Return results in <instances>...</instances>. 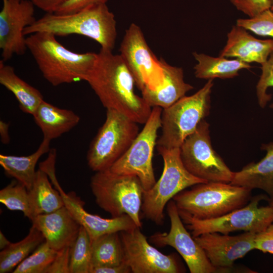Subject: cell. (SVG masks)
I'll use <instances>...</instances> for the list:
<instances>
[{
	"label": "cell",
	"instance_id": "cell-1",
	"mask_svg": "<svg viewBox=\"0 0 273 273\" xmlns=\"http://www.w3.org/2000/svg\"><path fill=\"white\" fill-rule=\"evenodd\" d=\"M85 81L103 106L144 124L152 108L142 96L136 94L134 78L119 54L101 49Z\"/></svg>",
	"mask_w": 273,
	"mask_h": 273
},
{
	"label": "cell",
	"instance_id": "cell-2",
	"mask_svg": "<svg viewBox=\"0 0 273 273\" xmlns=\"http://www.w3.org/2000/svg\"><path fill=\"white\" fill-rule=\"evenodd\" d=\"M47 32L55 36L78 34L97 41L101 49L112 51L117 38L116 21L106 4L90 6L69 14L46 13L30 26L24 34Z\"/></svg>",
	"mask_w": 273,
	"mask_h": 273
},
{
	"label": "cell",
	"instance_id": "cell-3",
	"mask_svg": "<svg viewBox=\"0 0 273 273\" xmlns=\"http://www.w3.org/2000/svg\"><path fill=\"white\" fill-rule=\"evenodd\" d=\"M55 35L38 32L26 37L31 54L43 77L52 85L85 81L97 53L73 52L59 42Z\"/></svg>",
	"mask_w": 273,
	"mask_h": 273
},
{
	"label": "cell",
	"instance_id": "cell-4",
	"mask_svg": "<svg viewBox=\"0 0 273 273\" xmlns=\"http://www.w3.org/2000/svg\"><path fill=\"white\" fill-rule=\"evenodd\" d=\"M252 190L220 182H206L184 190L172 199L178 210L199 219L214 218L246 205Z\"/></svg>",
	"mask_w": 273,
	"mask_h": 273
},
{
	"label": "cell",
	"instance_id": "cell-5",
	"mask_svg": "<svg viewBox=\"0 0 273 273\" xmlns=\"http://www.w3.org/2000/svg\"><path fill=\"white\" fill-rule=\"evenodd\" d=\"M90 187L96 203L112 217L126 214L138 227H142L140 211L144 190L137 176L107 169L96 172Z\"/></svg>",
	"mask_w": 273,
	"mask_h": 273
},
{
	"label": "cell",
	"instance_id": "cell-6",
	"mask_svg": "<svg viewBox=\"0 0 273 273\" xmlns=\"http://www.w3.org/2000/svg\"><path fill=\"white\" fill-rule=\"evenodd\" d=\"M213 79L208 80L199 90L184 96L170 106L162 109L161 134L157 147L179 148L185 140L205 119L211 107Z\"/></svg>",
	"mask_w": 273,
	"mask_h": 273
},
{
	"label": "cell",
	"instance_id": "cell-7",
	"mask_svg": "<svg viewBox=\"0 0 273 273\" xmlns=\"http://www.w3.org/2000/svg\"><path fill=\"white\" fill-rule=\"evenodd\" d=\"M157 149L163 160L162 173L150 190L144 192L141 210L146 218L161 225L164 208L171 199L189 187L206 181L187 170L181 161L179 148Z\"/></svg>",
	"mask_w": 273,
	"mask_h": 273
},
{
	"label": "cell",
	"instance_id": "cell-8",
	"mask_svg": "<svg viewBox=\"0 0 273 273\" xmlns=\"http://www.w3.org/2000/svg\"><path fill=\"white\" fill-rule=\"evenodd\" d=\"M139 123L107 109L106 119L90 143L86 160L95 172L109 169L128 150L139 133Z\"/></svg>",
	"mask_w": 273,
	"mask_h": 273
},
{
	"label": "cell",
	"instance_id": "cell-9",
	"mask_svg": "<svg viewBox=\"0 0 273 273\" xmlns=\"http://www.w3.org/2000/svg\"><path fill=\"white\" fill-rule=\"evenodd\" d=\"M262 200H269L265 195H257L245 206L211 219H199L178 211L186 228L191 231L193 238L208 233L228 235L239 231L257 234L273 222V206H259V202Z\"/></svg>",
	"mask_w": 273,
	"mask_h": 273
},
{
	"label": "cell",
	"instance_id": "cell-10",
	"mask_svg": "<svg viewBox=\"0 0 273 273\" xmlns=\"http://www.w3.org/2000/svg\"><path fill=\"white\" fill-rule=\"evenodd\" d=\"M209 124L205 119L179 148L184 165L194 176L206 182L231 183L234 172L212 146Z\"/></svg>",
	"mask_w": 273,
	"mask_h": 273
},
{
	"label": "cell",
	"instance_id": "cell-11",
	"mask_svg": "<svg viewBox=\"0 0 273 273\" xmlns=\"http://www.w3.org/2000/svg\"><path fill=\"white\" fill-rule=\"evenodd\" d=\"M162 109L152 108L143 129L126 152L109 169L117 173L137 176L144 191L150 190L156 182L152 160L158 131L161 127Z\"/></svg>",
	"mask_w": 273,
	"mask_h": 273
},
{
	"label": "cell",
	"instance_id": "cell-12",
	"mask_svg": "<svg viewBox=\"0 0 273 273\" xmlns=\"http://www.w3.org/2000/svg\"><path fill=\"white\" fill-rule=\"evenodd\" d=\"M119 52L141 92L145 88L154 89L163 82L160 59L152 51L136 24L131 23L126 30Z\"/></svg>",
	"mask_w": 273,
	"mask_h": 273
},
{
	"label": "cell",
	"instance_id": "cell-13",
	"mask_svg": "<svg viewBox=\"0 0 273 273\" xmlns=\"http://www.w3.org/2000/svg\"><path fill=\"white\" fill-rule=\"evenodd\" d=\"M56 160L49 158L41 162L39 168L49 176L55 188L61 195L64 206L73 218L87 232L91 242L106 234L129 231L137 226L126 214L105 218L88 213L84 208V202L75 194H66L60 186L55 174Z\"/></svg>",
	"mask_w": 273,
	"mask_h": 273
},
{
	"label": "cell",
	"instance_id": "cell-14",
	"mask_svg": "<svg viewBox=\"0 0 273 273\" xmlns=\"http://www.w3.org/2000/svg\"><path fill=\"white\" fill-rule=\"evenodd\" d=\"M167 212L170 220L168 233H156L150 238L151 242L158 247L170 246L180 254L191 273L218 272L204 250L188 232L173 200L167 203Z\"/></svg>",
	"mask_w": 273,
	"mask_h": 273
},
{
	"label": "cell",
	"instance_id": "cell-15",
	"mask_svg": "<svg viewBox=\"0 0 273 273\" xmlns=\"http://www.w3.org/2000/svg\"><path fill=\"white\" fill-rule=\"evenodd\" d=\"M31 0H3L0 12V49L2 60L23 55L27 50L24 31L36 19Z\"/></svg>",
	"mask_w": 273,
	"mask_h": 273
},
{
	"label": "cell",
	"instance_id": "cell-16",
	"mask_svg": "<svg viewBox=\"0 0 273 273\" xmlns=\"http://www.w3.org/2000/svg\"><path fill=\"white\" fill-rule=\"evenodd\" d=\"M124 262L133 273H178L180 271L174 256L164 254L147 241L140 228L120 232Z\"/></svg>",
	"mask_w": 273,
	"mask_h": 273
},
{
	"label": "cell",
	"instance_id": "cell-17",
	"mask_svg": "<svg viewBox=\"0 0 273 273\" xmlns=\"http://www.w3.org/2000/svg\"><path fill=\"white\" fill-rule=\"evenodd\" d=\"M256 234L247 232L236 236L208 233L194 237L206 256L218 271L229 270L234 262L255 249ZM219 272V271H218Z\"/></svg>",
	"mask_w": 273,
	"mask_h": 273
},
{
	"label": "cell",
	"instance_id": "cell-18",
	"mask_svg": "<svg viewBox=\"0 0 273 273\" xmlns=\"http://www.w3.org/2000/svg\"><path fill=\"white\" fill-rule=\"evenodd\" d=\"M31 222L32 225L42 234L50 247L56 251L70 247L81 226L65 206L53 212L38 215Z\"/></svg>",
	"mask_w": 273,
	"mask_h": 273
},
{
	"label": "cell",
	"instance_id": "cell-19",
	"mask_svg": "<svg viewBox=\"0 0 273 273\" xmlns=\"http://www.w3.org/2000/svg\"><path fill=\"white\" fill-rule=\"evenodd\" d=\"M273 52V39H260L237 25L228 33L226 44L219 56L235 58L247 63H264Z\"/></svg>",
	"mask_w": 273,
	"mask_h": 273
},
{
	"label": "cell",
	"instance_id": "cell-20",
	"mask_svg": "<svg viewBox=\"0 0 273 273\" xmlns=\"http://www.w3.org/2000/svg\"><path fill=\"white\" fill-rule=\"evenodd\" d=\"M163 72V82L154 89L145 88L142 96L152 107L166 108L185 96L194 87L186 82L181 67L172 66L160 58Z\"/></svg>",
	"mask_w": 273,
	"mask_h": 273
},
{
	"label": "cell",
	"instance_id": "cell-21",
	"mask_svg": "<svg viewBox=\"0 0 273 273\" xmlns=\"http://www.w3.org/2000/svg\"><path fill=\"white\" fill-rule=\"evenodd\" d=\"M265 156L257 162H251L235 172L231 184L252 190L259 189L273 199V142L262 144ZM268 200V201H269Z\"/></svg>",
	"mask_w": 273,
	"mask_h": 273
},
{
	"label": "cell",
	"instance_id": "cell-22",
	"mask_svg": "<svg viewBox=\"0 0 273 273\" xmlns=\"http://www.w3.org/2000/svg\"><path fill=\"white\" fill-rule=\"evenodd\" d=\"M32 116L43 138L51 141L69 131L80 121V117L73 111L58 108L44 100Z\"/></svg>",
	"mask_w": 273,
	"mask_h": 273
},
{
	"label": "cell",
	"instance_id": "cell-23",
	"mask_svg": "<svg viewBox=\"0 0 273 273\" xmlns=\"http://www.w3.org/2000/svg\"><path fill=\"white\" fill-rule=\"evenodd\" d=\"M51 141L43 138L37 150L27 156H13L1 154L0 164L5 173L24 185L29 191L34 183L36 171L35 166L39 159L50 152Z\"/></svg>",
	"mask_w": 273,
	"mask_h": 273
},
{
	"label": "cell",
	"instance_id": "cell-24",
	"mask_svg": "<svg viewBox=\"0 0 273 273\" xmlns=\"http://www.w3.org/2000/svg\"><path fill=\"white\" fill-rule=\"evenodd\" d=\"M193 55L197 62L194 67V74L199 79L232 78L239 75L240 70L251 68L250 64L238 59H228L220 56L214 57L197 52Z\"/></svg>",
	"mask_w": 273,
	"mask_h": 273
},
{
	"label": "cell",
	"instance_id": "cell-25",
	"mask_svg": "<svg viewBox=\"0 0 273 273\" xmlns=\"http://www.w3.org/2000/svg\"><path fill=\"white\" fill-rule=\"evenodd\" d=\"M0 83L11 92L24 113L33 115L43 100L41 93L30 85L15 73L14 67L0 61Z\"/></svg>",
	"mask_w": 273,
	"mask_h": 273
},
{
	"label": "cell",
	"instance_id": "cell-26",
	"mask_svg": "<svg viewBox=\"0 0 273 273\" xmlns=\"http://www.w3.org/2000/svg\"><path fill=\"white\" fill-rule=\"evenodd\" d=\"M49 178L39 168L36 171L32 188L28 191L33 219L38 215L53 212L64 206L61 195L52 187Z\"/></svg>",
	"mask_w": 273,
	"mask_h": 273
},
{
	"label": "cell",
	"instance_id": "cell-27",
	"mask_svg": "<svg viewBox=\"0 0 273 273\" xmlns=\"http://www.w3.org/2000/svg\"><path fill=\"white\" fill-rule=\"evenodd\" d=\"M45 241L42 234L32 225L28 235L22 240L11 244L0 252V272L7 273L14 269ZM13 272V271H12Z\"/></svg>",
	"mask_w": 273,
	"mask_h": 273
},
{
	"label": "cell",
	"instance_id": "cell-28",
	"mask_svg": "<svg viewBox=\"0 0 273 273\" xmlns=\"http://www.w3.org/2000/svg\"><path fill=\"white\" fill-rule=\"evenodd\" d=\"M123 262V247L119 232L106 234L92 241V268Z\"/></svg>",
	"mask_w": 273,
	"mask_h": 273
},
{
	"label": "cell",
	"instance_id": "cell-29",
	"mask_svg": "<svg viewBox=\"0 0 273 273\" xmlns=\"http://www.w3.org/2000/svg\"><path fill=\"white\" fill-rule=\"evenodd\" d=\"M92 267V242L86 230L81 226L70 247V272L90 273Z\"/></svg>",
	"mask_w": 273,
	"mask_h": 273
},
{
	"label": "cell",
	"instance_id": "cell-30",
	"mask_svg": "<svg viewBox=\"0 0 273 273\" xmlns=\"http://www.w3.org/2000/svg\"><path fill=\"white\" fill-rule=\"evenodd\" d=\"M0 202L8 209L21 211L30 220L33 219L29 191L17 180L1 190Z\"/></svg>",
	"mask_w": 273,
	"mask_h": 273
},
{
	"label": "cell",
	"instance_id": "cell-31",
	"mask_svg": "<svg viewBox=\"0 0 273 273\" xmlns=\"http://www.w3.org/2000/svg\"><path fill=\"white\" fill-rule=\"evenodd\" d=\"M57 251L45 241L23 260L13 271V273H45L54 259Z\"/></svg>",
	"mask_w": 273,
	"mask_h": 273
},
{
	"label": "cell",
	"instance_id": "cell-32",
	"mask_svg": "<svg viewBox=\"0 0 273 273\" xmlns=\"http://www.w3.org/2000/svg\"><path fill=\"white\" fill-rule=\"evenodd\" d=\"M236 25L259 36L273 38V12L270 9L254 17L239 18Z\"/></svg>",
	"mask_w": 273,
	"mask_h": 273
},
{
	"label": "cell",
	"instance_id": "cell-33",
	"mask_svg": "<svg viewBox=\"0 0 273 273\" xmlns=\"http://www.w3.org/2000/svg\"><path fill=\"white\" fill-rule=\"evenodd\" d=\"M261 66V74L256 88L258 104L264 108L271 99V95L267 92L268 87H273V52ZM270 107L273 108V103Z\"/></svg>",
	"mask_w": 273,
	"mask_h": 273
},
{
	"label": "cell",
	"instance_id": "cell-34",
	"mask_svg": "<svg viewBox=\"0 0 273 273\" xmlns=\"http://www.w3.org/2000/svg\"><path fill=\"white\" fill-rule=\"evenodd\" d=\"M236 9L248 18L254 17L270 9L269 0H230Z\"/></svg>",
	"mask_w": 273,
	"mask_h": 273
},
{
	"label": "cell",
	"instance_id": "cell-35",
	"mask_svg": "<svg viewBox=\"0 0 273 273\" xmlns=\"http://www.w3.org/2000/svg\"><path fill=\"white\" fill-rule=\"evenodd\" d=\"M70 247H66L58 251L53 262L45 273L70 272Z\"/></svg>",
	"mask_w": 273,
	"mask_h": 273
},
{
	"label": "cell",
	"instance_id": "cell-36",
	"mask_svg": "<svg viewBox=\"0 0 273 273\" xmlns=\"http://www.w3.org/2000/svg\"><path fill=\"white\" fill-rule=\"evenodd\" d=\"M255 249L273 254V222L265 230L256 234Z\"/></svg>",
	"mask_w": 273,
	"mask_h": 273
},
{
	"label": "cell",
	"instance_id": "cell-37",
	"mask_svg": "<svg viewBox=\"0 0 273 273\" xmlns=\"http://www.w3.org/2000/svg\"><path fill=\"white\" fill-rule=\"evenodd\" d=\"M108 0H68L55 12L57 14L73 13L92 5L106 4Z\"/></svg>",
	"mask_w": 273,
	"mask_h": 273
},
{
	"label": "cell",
	"instance_id": "cell-38",
	"mask_svg": "<svg viewBox=\"0 0 273 273\" xmlns=\"http://www.w3.org/2000/svg\"><path fill=\"white\" fill-rule=\"evenodd\" d=\"M68 0H31L35 6L46 13H55L57 10Z\"/></svg>",
	"mask_w": 273,
	"mask_h": 273
},
{
	"label": "cell",
	"instance_id": "cell-39",
	"mask_svg": "<svg viewBox=\"0 0 273 273\" xmlns=\"http://www.w3.org/2000/svg\"><path fill=\"white\" fill-rule=\"evenodd\" d=\"M130 267L124 262L119 265L93 267L90 273H129Z\"/></svg>",
	"mask_w": 273,
	"mask_h": 273
},
{
	"label": "cell",
	"instance_id": "cell-40",
	"mask_svg": "<svg viewBox=\"0 0 273 273\" xmlns=\"http://www.w3.org/2000/svg\"><path fill=\"white\" fill-rule=\"evenodd\" d=\"M9 124L3 120L0 121L1 141L4 144H8L10 141L9 134Z\"/></svg>",
	"mask_w": 273,
	"mask_h": 273
},
{
	"label": "cell",
	"instance_id": "cell-41",
	"mask_svg": "<svg viewBox=\"0 0 273 273\" xmlns=\"http://www.w3.org/2000/svg\"><path fill=\"white\" fill-rule=\"evenodd\" d=\"M11 242L6 238L4 234L0 231V249L3 250L8 247Z\"/></svg>",
	"mask_w": 273,
	"mask_h": 273
},
{
	"label": "cell",
	"instance_id": "cell-42",
	"mask_svg": "<svg viewBox=\"0 0 273 273\" xmlns=\"http://www.w3.org/2000/svg\"><path fill=\"white\" fill-rule=\"evenodd\" d=\"M270 3V10L273 12V0H269Z\"/></svg>",
	"mask_w": 273,
	"mask_h": 273
},
{
	"label": "cell",
	"instance_id": "cell-43",
	"mask_svg": "<svg viewBox=\"0 0 273 273\" xmlns=\"http://www.w3.org/2000/svg\"><path fill=\"white\" fill-rule=\"evenodd\" d=\"M269 205L273 206V199L268 201Z\"/></svg>",
	"mask_w": 273,
	"mask_h": 273
}]
</instances>
